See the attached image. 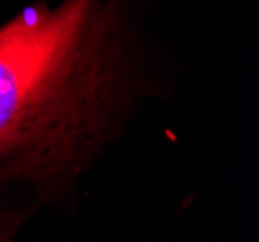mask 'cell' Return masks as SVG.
<instances>
[{
  "label": "cell",
  "instance_id": "cell-1",
  "mask_svg": "<svg viewBox=\"0 0 259 242\" xmlns=\"http://www.w3.org/2000/svg\"><path fill=\"white\" fill-rule=\"evenodd\" d=\"M122 99L120 37L101 0L23 10L0 27V173H74Z\"/></svg>",
  "mask_w": 259,
  "mask_h": 242
}]
</instances>
